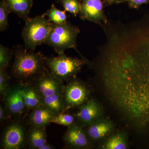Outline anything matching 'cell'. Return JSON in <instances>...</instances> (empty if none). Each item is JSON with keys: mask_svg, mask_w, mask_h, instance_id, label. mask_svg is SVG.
I'll list each match as a JSON object with an SVG mask.
<instances>
[{"mask_svg": "<svg viewBox=\"0 0 149 149\" xmlns=\"http://www.w3.org/2000/svg\"><path fill=\"white\" fill-rule=\"evenodd\" d=\"M13 52L15 59L12 72L19 83H31L47 70V58L41 53H35L19 46L14 47Z\"/></svg>", "mask_w": 149, "mask_h": 149, "instance_id": "obj_1", "label": "cell"}, {"mask_svg": "<svg viewBox=\"0 0 149 149\" xmlns=\"http://www.w3.org/2000/svg\"><path fill=\"white\" fill-rule=\"evenodd\" d=\"M80 32L79 28L69 22L63 24L52 22L51 32L44 44L50 46L58 55L64 54L68 49H73L85 58L77 49V37Z\"/></svg>", "mask_w": 149, "mask_h": 149, "instance_id": "obj_2", "label": "cell"}, {"mask_svg": "<svg viewBox=\"0 0 149 149\" xmlns=\"http://www.w3.org/2000/svg\"><path fill=\"white\" fill-rule=\"evenodd\" d=\"M52 28V22L43 15L27 18L22 33L24 48L35 51L37 46L44 44Z\"/></svg>", "mask_w": 149, "mask_h": 149, "instance_id": "obj_3", "label": "cell"}, {"mask_svg": "<svg viewBox=\"0 0 149 149\" xmlns=\"http://www.w3.org/2000/svg\"><path fill=\"white\" fill-rule=\"evenodd\" d=\"M89 63L86 58L70 57L65 53L46 59V65L49 71L63 82L76 77L83 66Z\"/></svg>", "mask_w": 149, "mask_h": 149, "instance_id": "obj_4", "label": "cell"}, {"mask_svg": "<svg viewBox=\"0 0 149 149\" xmlns=\"http://www.w3.org/2000/svg\"><path fill=\"white\" fill-rule=\"evenodd\" d=\"M63 91L64 111L83 104L88 101L90 92L88 88L76 77L69 80Z\"/></svg>", "mask_w": 149, "mask_h": 149, "instance_id": "obj_5", "label": "cell"}, {"mask_svg": "<svg viewBox=\"0 0 149 149\" xmlns=\"http://www.w3.org/2000/svg\"><path fill=\"white\" fill-rule=\"evenodd\" d=\"M40 94L41 97L63 93V82L47 70L31 83Z\"/></svg>", "mask_w": 149, "mask_h": 149, "instance_id": "obj_6", "label": "cell"}, {"mask_svg": "<svg viewBox=\"0 0 149 149\" xmlns=\"http://www.w3.org/2000/svg\"><path fill=\"white\" fill-rule=\"evenodd\" d=\"M105 7L102 0H82L79 14L80 18L100 25L107 24L109 21L104 10Z\"/></svg>", "mask_w": 149, "mask_h": 149, "instance_id": "obj_7", "label": "cell"}, {"mask_svg": "<svg viewBox=\"0 0 149 149\" xmlns=\"http://www.w3.org/2000/svg\"><path fill=\"white\" fill-rule=\"evenodd\" d=\"M6 108L13 116H21L26 109L22 95V84L19 83L9 88L3 95Z\"/></svg>", "mask_w": 149, "mask_h": 149, "instance_id": "obj_8", "label": "cell"}, {"mask_svg": "<svg viewBox=\"0 0 149 149\" xmlns=\"http://www.w3.org/2000/svg\"><path fill=\"white\" fill-rule=\"evenodd\" d=\"M25 138L23 126L18 123H12L6 128L3 134V147L5 149L21 148Z\"/></svg>", "mask_w": 149, "mask_h": 149, "instance_id": "obj_9", "label": "cell"}, {"mask_svg": "<svg viewBox=\"0 0 149 149\" xmlns=\"http://www.w3.org/2000/svg\"><path fill=\"white\" fill-rule=\"evenodd\" d=\"M63 139L65 143L72 148H87L89 145L87 134L75 123L68 127Z\"/></svg>", "mask_w": 149, "mask_h": 149, "instance_id": "obj_10", "label": "cell"}, {"mask_svg": "<svg viewBox=\"0 0 149 149\" xmlns=\"http://www.w3.org/2000/svg\"><path fill=\"white\" fill-rule=\"evenodd\" d=\"M98 104L94 100H88L80 107L79 111L75 114L76 119L85 125H90L96 121L100 114Z\"/></svg>", "mask_w": 149, "mask_h": 149, "instance_id": "obj_11", "label": "cell"}, {"mask_svg": "<svg viewBox=\"0 0 149 149\" xmlns=\"http://www.w3.org/2000/svg\"><path fill=\"white\" fill-rule=\"evenodd\" d=\"M54 113L42 105L32 110L29 118V124L32 126L45 127L51 123Z\"/></svg>", "mask_w": 149, "mask_h": 149, "instance_id": "obj_12", "label": "cell"}, {"mask_svg": "<svg viewBox=\"0 0 149 149\" xmlns=\"http://www.w3.org/2000/svg\"><path fill=\"white\" fill-rule=\"evenodd\" d=\"M22 95L27 109L33 110L43 104L40 94L31 83L22 84Z\"/></svg>", "mask_w": 149, "mask_h": 149, "instance_id": "obj_13", "label": "cell"}, {"mask_svg": "<svg viewBox=\"0 0 149 149\" xmlns=\"http://www.w3.org/2000/svg\"><path fill=\"white\" fill-rule=\"evenodd\" d=\"M10 13H13L25 21L33 5V0H4Z\"/></svg>", "mask_w": 149, "mask_h": 149, "instance_id": "obj_14", "label": "cell"}, {"mask_svg": "<svg viewBox=\"0 0 149 149\" xmlns=\"http://www.w3.org/2000/svg\"><path fill=\"white\" fill-rule=\"evenodd\" d=\"M45 127L32 126L27 132V139L31 148L39 149L47 143Z\"/></svg>", "mask_w": 149, "mask_h": 149, "instance_id": "obj_15", "label": "cell"}, {"mask_svg": "<svg viewBox=\"0 0 149 149\" xmlns=\"http://www.w3.org/2000/svg\"><path fill=\"white\" fill-rule=\"evenodd\" d=\"M111 129V124L108 122L95 121L89 125L86 134L92 140H97L106 136Z\"/></svg>", "mask_w": 149, "mask_h": 149, "instance_id": "obj_16", "label": "cell"}, {"mask_svg": "<svg viewBox=\"0 0 149 149\" xmlns=\"http://www.w3.org/2000/svg\"><path fill=\"white\" fill-rule=\"evenodd\" d=\"M42 99L43 105L54 114L64 111V103L63 93L45 97Z\"/></svg>", "mask_w": 149, "mask_h": 149, "instance_id": "obj_17", "label": "cell"}, {"mask_svg": "<svg viewBox=\"0 0 149 149\" xmlns=\"http://www.w3.org/2000/svg\"><path fill=\"white\" fill-rule=\"evenodd\" d=\"M48 17V19L52 23L56 24H63L66 23L67 16L65 10H61L57 8L54 4H52L50 9L42 14Z\"/></svg>", "mask_w": 149, "mask_h": 149, "instance_id": "obj_18", "label": "cell"}, {"mask_svg": "<svg viewBox=\"0 0 149 149\" xmlns=\"http://www.w3.org/2000/svg\"><path fill=\"white\" fill-rule=\"evenodd\" d=\"M76 119L75 115H73L63 111L55 115L51 123L68 127L75 124Z\"/></svg>", "mask_w": 149, "mask_h": 149, "instance_id": "obj_19", "label": "cell"}, {"mask_svg": "<svg viewBox=\"0 0 149 149\" xmlns=\"http://www.w3.org/2000/svg\"><path fill=\"white\" fill-rule=\"evenodd\" d=\"M61 3L65 11L68 12L76 17L80 13L81 1L79 0H57Z\"/></svg>", "mask_w": 149, "mask_h": 149, "instance_id": "obj_20", "label": "cell"}, {"mask_svg": "<svg viewBox=\"0 0 149 149\" xmlns=\"http://www.w3.org/2000/svg\"><path fill=\"white\" fill-rule=\"evenodd\" d=\"M10 13L4 0L0 3V30L3 31L8 26V17Z\"/></svg>", "mask_w": 149, "mask_h": 149, "instance_id": "obj_21", "label": "cell"}, {"mask_svg": "<svg viewBox=\"0 0 149 149\" xmlns=\"http://www.w3.org/2000/svg\"><path fill=\"white\" fill-rule=\"evenodd\" d=\"M13 51L0 45V70H6L10 61Z\"/></svg>", "mask_w": 149, "mask_h": 149, "instance_id": "obj_22", "label": "cell"}, {"mask_svg": "<svg viewBox=\"0 0 149 149\" xmlns=\"http://www.w3.org/2000/svg\"><path fill=\"white\" fill-rule=\"evenodd\" d=\"M126 144L121 136L116 135L107 142L104 148L107 149H125Z\"/></svg>", "mask_w": 149, "mask_h": 149, "instance_id": "obj_23", "label": "cell"}, {"mask_svg": "<svg viewBox=\"0 0 149 149\" xmlns=\"http://www.w3.org/2000/svg\"><path fill=\"white\" fill-rule=\"evenodd\" d=\"M9 77L6 70H0V93L4 95L8 87Z\"/></svg>", "mask_w": 149, "mask_h": 149, "instance_id": "obj_24", "label": "cell"}, {"mask_svg": "<svg viewBox=\"0 0 149 149\" xmlns=\"http://www.w3.org/2000/svg\"><path fill=\"white\" fill-rule=\"evenodd\" d=\"M129 7L131 8L138 9L143 4H149V0H125Z\"/></svg>", "mask_w": 149, "mask_h": 149, "instance_id": "obj_25", "label": "cell"}, {"mask_svg": "<svg viewBox=\"0 0 149 149\" xmlns=\"http://www.w3.org/2000/svg\"><path fill=\"white\" fill-rule=\"evenodd\" d=\"M105 6L112 5L113 4H118L126 2L125 0H102Z\"/></svg>", "mask_w": 149, "mask_h": 149, "instance_id": "obj_26", "label": "cell"}, {"mask_svg": "<svg viewBox=\"0 0 149 149\" xmlns=\"http://www.w3.org/2000/svg\"><path fill=\"white\" fill-rule=\"evenodd\" d=\"M5 111L2 106H0V120L2 121L5 118Z\"/></svg>", "mask_w": 149, "mask_h": 149, "instance_id": "obj_27", "label": "cell"}, {"mask_svg": "<svg viewBox=\"0 0 149 149\" xmlns=\"http://www.w3.org/2000/svg\"><path fill=\"white\" fill-rule=\"evenodd\" d=\"M54 148H55L52 145L48 143H47L45 144V145L42 146V147H40L39 149H53Z\"/></svg>", "mask_w": 149, "mask_h": 149, "instance_id": "obj_28", "label": "cell"}]
</instances>
